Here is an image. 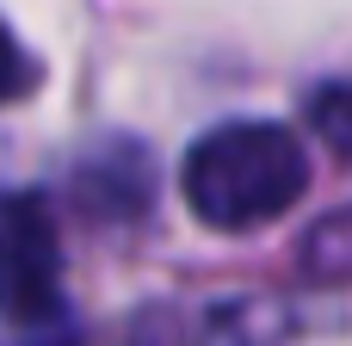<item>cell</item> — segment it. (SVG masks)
<instances>
[{
  "label": "cell",
  "mask_w": 352,
  "mask_h": 346,
  "mask_svg": "<svg viewBox=\"0 0 352 346\" xmlns=\"http://www.w3.org/2000/svg\"><path fill=\"white\" fill-rule=\"evenodd\" d=\"M118 161H124V142L118 149H105L87 173H80V204H87V217L105 204V210H142V198H148V167H136L130 180H118Z\"/></svg>",
  "instance_id": "5b68a950"
},
{
  "label": "cell",
  "mask_w": 352,
  "mask_h": 346,
  "mask_svg": "<svg viewBox=\"0 0 352 346\" xmlns=\"http://www.w3.org/2000/svg\"><path fill=\"white\" fill-rule=\"evenodd\" d=\"M0 346H80L74 316H43V322H0Z\"/></svg>",
  "instance_id": "52a82bcc"
},
{
  "label": "cell",
  "mask_w": 352,
  "mask_h": 346,
  "mask_svg": "<svg viewBox=\"0 0 352 346\" xmlns=\"http://www.w3.org/2000/svg\"><path fill=\"white\" fill-rule=\"evenodd\" d=\"M297 316L266 291H217V297H161L136 310L130 346H278Z\"/></svg>",
  "instance_id": "7a4b0ae2"
},
{
  "label": "cell",
  "mask_w": 352,
  "mask_h": 346,
  "mask_svg": "<svg viewBox=\"0 0 352 346\" xmlns=\"http://www.w3.org/2000/svg\"><path fill=\"white\" fill-rule=\"evenodd\" d=\"M43 316H68L56 217L37 192H0V322Z\"/></svg>",
  "instance_id": "3957f363"
},
{
  "label": "cell",
  "mask_w": 352,
  "mask_h": 346,
  "mask_svg": "<svg viewBox=\"0 0 352 346\" xmlns=\"http://www.w3.org/2000/svg\"><path fill=\"white\" fill-rule=\"evenodd\" d=\"M309 124L334 155H352V80H328L309 93Z\"/></svg>",
  "instance_id": "8992f818"
},
{
  "label": "cell",
  "mask_w": 352,
  "mask_h": 346,
  "mask_svg": "<svg viewBox=\"0 0 352 346\" xmlns=\"http://www.w3.org/2000/svg\"><path fill=\"white\" fill-rule=\"evenodd\" d=\"M297 266L309 285H352V210H328L297 241Z\"/></svg>",
  "instance_id": "277c9868"
},
{
  "label": "cell",
  "mask_w": 352,
  "mask_h": 346,
  "mask_svg": "<svg viewBox=\"0 0 352 346\" xmlns=\"http://www.w3.org/2000/svg\"><path fill=\"white\" fill-rule=\"evenodd\" d=\"M179 186H186V204L204 229L241 235V229L285 217L309 192V155L285 124L229 118L186 149Z\"/></svg>",
  "instance_id": "6da1fadb"
},
{
  "label": "cell",
  "mask_w": 352,
  "mask_h": 346,
  "mask_svg": "<svg viewBox=\"0 0 352 346\" xmlns=\"http://www.w3.org/2000/svg\"><path fill=\"white\" fill-rule=\"evenodd\" d=\"M37 87V62L25 56V43L0 25V105H12V99H25Z\"/></svg>",
  "instance_id": "ba28073f"
}]
</instances>
